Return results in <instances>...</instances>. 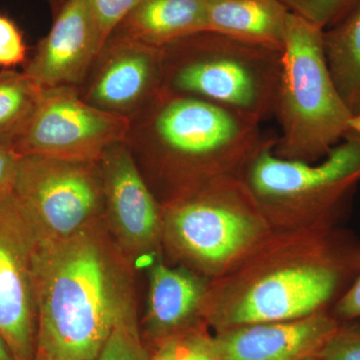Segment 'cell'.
I'll return each instance as SVG.
<instances>
[{
    "label": "cell",
    "instance_id": "obj_1",
    "mask_svg": "<svg viewBox=\"0 0 360 360\" xmlns=\"http://www.w3.org/2000/svg\"><path fill=\"white\" fill-rule=\"evenodd\" d=\"M360 239L341 225L274 231L208 283L201 321L214 333L330 311L359 274Z\"/></svg>",
    "mask_w": 360,
    "mask_h": 360
},
{
    "label": "cell",
    "instance_id": "obj_2",
    "mask_svg": "<svg viewBox=\"0 0 360 360\" xmlns=\"http://www.w3.org/2000/svg\"><path fill=\"white\" fill-rule=\"evenodd\" d=\"M37 352L46 360H96L112 331L135 321L127 269L92 224L33 253Z\"/></svg>",
    "mask_w": 360,
    "mask_h": 360
},
{
    "label": "cell",
    "instance_id": "obj_3",
    "mask_svg": "<svg viewBox=\"0 0 360 360\" xmlns=\"http://www.w3.org/2000/svg\"><path fill=\"white\" fill-rule=\"evenodd\" d=\"M153 103L149 139L172 186L170 198L220 177H241L253 156L276 139L260 123L163 86Z\"/></svg>",
    "mask_w": 360,
    "mask_h": 360
},
{
    "label": "cell",
    "instance_id": "obj_4",
    "mask_svg": "<svg viewBox=\"0 0 360 360\" xmlns=\"http://www.w3.org/2000/svg\"><path fill=\"white\" fill-rule=\"evenodd\" d=\"M162 210V243L208 281L233 269L274 232L240 176L212 180L174 196Z\"/></svg>",
    "mask_w": 360,
    "mask_h": 360
},
{
    "label": "cell",
    "instance_id": "obj_5",
    "mask_svg": "<svg viewBox=\"0 0 360 360\" xmlns=\"http://www.w3.org/2000/svg\"><path fill=\"white\" fill-rule=\"evenodd\" d=\"M322 34L290 14L274 112L281 127L274 153L283 160L317 162L352 131L354 115L329 73Z\"/></svg>",
    "mask_w": 360,
    "mask_h": 360
},
{
    "label": "cell",
    "instance_id": "obj_6",
    "mask_svg": "<svg viewBox=\"0 0 360 360\" xmlns=\"http://www.w3.org/2000/svg\"><path fill=\"white\" fill-rule=\"evenodd\" d=\"M276 139L241 174L274 231L341 225L360 184V134L352 130L314 163L278 158Z\"/></svg>",
    "mask_w": 360,
    "mask_h": 360
},
{
    "label": "cell",
    "instance_id": "obj_7",
    "mask_svg": "<svg viewBox=\"0 0 360 360\" xmlns=\"http://www.w3.org/2000/svg\"><path fill=\"white\" fill-rule=\"evenodd\" d=\"M162 49V86L260 123L274 115L281 51L203 32Z\"/></svg>",
    "mask_w": 360,
    "mask_h": 360
},
{
    "label": "cell",
    "instance_id": "obj_8",
    "mask_svg": "<svg viewBox=\"0 0 360 360\" xmlns=\"http://www.w3.org/2000/svg\"><path fill=\"white\" fill-rule=\"evenodd\" d=\"M92 167L94 163L20 156L13 193L39 238H70L94 224L104 193L103 179Z\"/></svg>",
    "mask_w": 360,
    "mask_h": 360
},
{
    "label": "cell",
    "instance_id": "obj_9",
    "mask_svg": "<svg viewBox=\"0 0 360 360\" xmlns=\"http://www.w3.org/2000/svg\"><path fill=\"white\" fill-rule=\"evenodd\" d=\"M129 120L82 101L71 86L44 89L37 110L11 142L18 155H39L75 162L101 160L122 142Z\"/></svg>",
    "mask_w": 360,
    "mask_h": 360
},
{
    "label": "cell",
    "instance_id": "obj_10",
    "mask_svg": "<svg viewBox=\"0 0 360 360\" xmlns=\"http://www.w3.org/2000/svg\"><path fill=\"white\" fill-rule=\"evenodd\" d=\"M37 234L13 193L0 198V335L14 360H34L37 307L33 253Z\"/></svg>",
    "mask_w": 360,
    "mask_h": 360
},
{
    "label": "cell",
    "instance_id": "obj_11",
    "mask_svg": "<svg viewBox=\"0 0 360 360\" xmlns=\"http://www.w3.org/2000/svg\"><path fill=\"white\" fill-rule=\"evenodd\" d=\"M105 44L89 1L66 0L25 72L44 89L71 86Z\"/></svg>",
    "mask_w": 360,
    "mask_h": 360
},
{
    "label": "cell",
    "instance_id": "obj_12",
    "mask_svg": "<svg viewBox=\"0 0 360 360\" xmlns=\"http://www.w3.org/2000/svg\"><path fill=\"white\" fill-rule=\"evenodd\" d=\"M104 200L111 224L123 245L155 251L162 243V210L122 142L101 158Z\"/></svg>",
    "mask_w": 360,
    "mask_h": 360
},
{
    "label": "cell",
    "instance_id": "obj_13",
    "mask_svg": "<svg viewBox=\"0 0 360 360\" xmlns=\"http://www.w3.org/2000/svg\"><path fill=\"white\" fill-rule=\"evenodd\" d=\"M331 311L295 321L262 322L217 331L221 360H309L340 326Z\"/></svg>",
    "mask_w": 360,
    "mask_h": 360
},
{
    "label": "cell",
    "instance_id": "obj_14",
    "mask_svg": "<svg viewBox=\"0 0 360 360\" xmlns=\"http://www.w3.org/2000/svg\"><path fill=\"white\" fill-rule=\"evenodd\" d=\"M89 91V103L117 113L155 96L162 87V49L125 39Z\"/></svg>",
    "mask_w": 360,
    "mask_h": 360
},
{
    "label": "cell",
    "instance_id": "obj_15",
    "mask_svg": "<svg viewBox=\"0 0 360 360\" xmlns=\"http://www.w3.org/2000/svg\"><path fill=\"white\" fill-rule=\"evenodd\" d=\"M210 281L184 266L156 262L149 271L146 328L155 342L200 323Z\"/></svg>",
    "mask_w": 360,
    "mask_h": 360
},
{
    "label": "cell",
    "instance_id": "obj_16",
    "mask_svg": "<svg viewBox=\"0 0 360 360\" xmlns=\"http://www.w3.org/2000/svg\"><path fill=\"white\" fill-rule=\"evenodd\" d=\"M290 14L281 0H208L207 32L283 51Z\"/></svg>",
    "mask_w": 360,
    "mask_h": 360
},
{
    "label": "cell",
    "instance_id": "obj_17",
    "mask_svg": "<svg viewBox=\"0 0 360 360\" xmlns=\"http://www.w3.org/2000/svg\"><path fill=\"white\" fill-rule=\"evenodd\" d=\"M207 8L208 0H139L120 26L125 39L163 49L207 32Z\"/></svg>",
    "mask_w": 360,
    "mask_h": 360
},
{
    "label": "cell",
    "instance_id": "obj_18",
    "mask_svg": "<svg viewBox=\"0 0 360 360\" xmlns=\"http://www.w3.org/2000/svg\"><path fill=\"white\" fill-rule=\"evenodd\" d=\"M324 56L343 103L360 115V0L336 25L323 30Z\"/></svg>",
    "mask_w": 360,
    "mask_h": 360
},
{
    "label": "cell",
    "instance_id": "obj_19",
    "mask_svg": "<svg viewBox=\"0 0 360 360\" xmlns=\"http://www.w3.org/2000/svg\"><path fill=\"white\" fill-rule=\"evenodd\" d=\"M44 91L25 71L0 72V143L11 148L37 110Z\"/></svg>",
    "mask_w": 360,
    "mask_h": 360
},
{
    "label": "cell",
    "instance_id": "obj_20",
    "mask_svg": "<svg viewBox=\"0 0 360 360\" xmlns=\"http://www.w3.org/2000/svg\"><path fill=\"white\" fill-rule=\"evenodd\" d=\"M296 14L326 30L342 20L359 0H281Z\"/></svg>",
    "mask_w": 360,
    "mask_h": 360
},
{
    "label": "cell",
    "instance_id": "obj_21",
    "mask_svg": "<svg viewBox=\"0 0 360 360\" xmlns=\"http://www.w3.org/2000/svg\"><path fill=\"white\" fill-rule=\"evenodd\" d=\"M96 360H150V354L141 340L136 321L120 324Z\"/></svg>",
    "mask_w": 360,
    "mask_h": 360
},
{
    "label": "cell",
    "instance_id": "obj_22",
    "mask_svg": "<svg viewBox=\"0 0 360 360\" xmlns=\"http://www.w3.org/2000/svg\"><path fill=\"white\" fill-rule=\"evenodd\" d=\"M315 357L319 360H360V321H340Z\"/></svg>",
    "mask_w": 360,
    "mask_h": 360
},
{
    "label": "cell",
    "instance_id": "obj_23",
    "mask_svg": "<svg viewBox=\"0 0 360 360\" xmlns=\"http://www.w3.org/2000/svg\"><path fill=\"white\" fill-rule=\"evenodd\" d=\"M205 322L176 335V360H221Z\"/></svg>",
    "mask_w": 360,
    "mask_h": 360
},
{
    "label": "cell",
    "instance_id": "obj_24",
    "mask_svg": "<svg viewBox=\"0 0 360 360\" xmlns=\"http://www.w3.org/2000/svg\"><path fill=\"white\" fill-rule=\"evenodd\" d=\"M27 59L25 37L16 23L0 13V68L11 70Z\"/></svg>",
    "mask_w": 360,
    "mask_h": 360
},
{
    "label": "cell",
    "instance_id": "obj_25",
    "mask_svg": "<svg viewBox=\"0 0 360 360\" xmlns=\"http://www.w3.org/2000/svg\"><path fill=\"white\" fill-rule=\"evenodd\" d=\"M96 15L103 39L108 41L111 33L127 18L139 0H87Z\"/></svg>",
    "mask_w": 360,
    "mask_h": 360
},
{
    "label": "cell",
    "instance_id": "obj_26",
    "mask_svg": "<svg viewBox=\"0 0 360 360\" xmlns=\"http://www.w3.org/2000/svg\"><path fill=\"white\" fill-rule=\"evenodd\" d=\"M330 311L340 321H360V264L354 283Z\"/></svg>",
    "mask_w": 360,
    "mask_h": 360
},
{
    "label": "cell",
    "instance_id": "obj_27",
    "mask_svg": "<svg viewBox=\"0 0 360 360\" xmlns=\"http://www.w3.org/2000/svg\"><path fill=\"white\" fill-rule=\"evenodd\" d=\"M20 160L13 148L0 143V198L13 193Z\"/></svg>",
    "mask_w": 360,
    "mask_h": 360
},
{
    "label": "cell",
    "instance_id": "obj_28",
    "mask_svg": "<svg viewBox=\"0 0 360 360\" xmlns=\"http://www.w3.org/2000/svg\"><path fill=\"white\" fill-rule=\"evenodd\" d=\"M150 360H176V336L156 342L155 352Z\"/></svg>",
    "mask_w": 360,
    "mask_h": 360
},
{
    "label": "cell",
    "instance_id": "obj_29",
    "mask_svg": "<svg viewBox=\"0 0 360 360\" xmlns=\"http://www.w3.org/2000/svg\"><path fill=\"white\" fill-rule=\"evenodd\" d=\"M0 360H14L13 354L6 345V340L0 335Z\"/></svg>",
    "mask_w": 360,
    "mask_h": 360
},
{
    "label": "cell",
    "instance_id": "obj_30",
    "mask_svg": "<svg viewBox=\"0 0 360 360\" xmlns=\"http://www.w3.org/2000/svg\"><path fill=\"white\" fill-rule=\"evenodd\" d=\"M350 129L352 131L356 132L360 134V115H354L350 122Z\"/></svg>",
    "mask_w": 360,
    "mask_h": 360
},
{
    "label": "cell",
    "instance_id": "obj_31",
    "mask_svg": "<svg viewBox=\"0 0 360 360\" xmlns=\"http://www.w3.org/2000/svg\"><path fill=\"white\" fill-rule=\"evenodd\" d=\"M34 360H46L44 359H42V357L37 356V355H35Z\"/></svg>",
    "mask_w": 360,
    "mask_h": 360
},
{
    "label": "cell",
    "instance_id": "obj_32",
    "mask_svg": "<svg viewBox=\"0 0 360 360\" xmlns=\"http://www.w3.org/2000/svg\"><path fill=\"white\" fill-rule=\"evenodd\" d=\"M309 360H319V359H316V357H314V359H310Z\"/></svg>",
    "mask_w": 360,
    "mask_h": 360
}]
</instances>
